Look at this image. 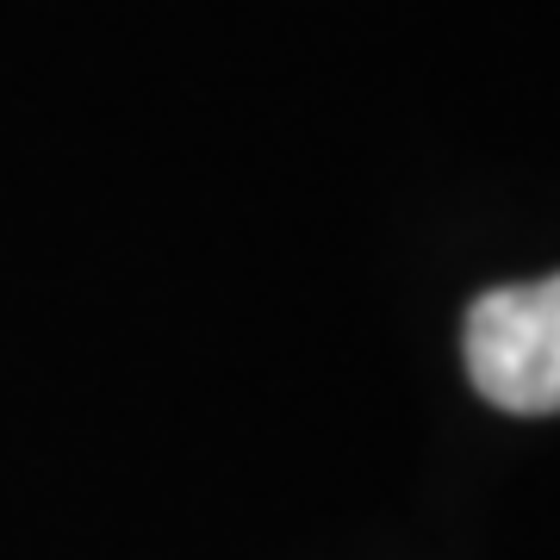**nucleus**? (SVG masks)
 Returning a JSON list of instances; mask_svg holds the SVG:
<instances>
[{
	"label": "nucleus",
	"mask_w": 560,
	"mask_h": 560,
	"mask_svg": "<svg viewBox=\"0 0 560 560\" xmlns=\"http://www.w3.org/2000/svg\"><path fill=\"white\" fill-rule=\"evenodd\" d=\"M460 349L486 405L511 418H560V275L480 293Z\"/></svg>",
	"instance_id": "f257e3e1"
}]
</instances>
